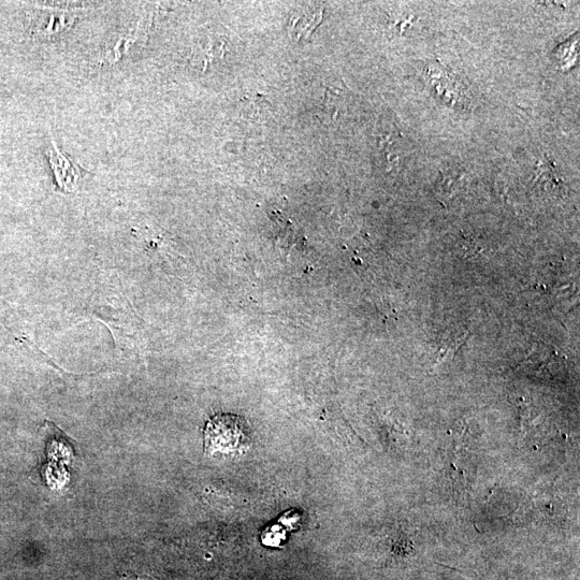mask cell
<instances>
[{
    "instance_id": "1",
    "label": "cell",
    "mask_w": 580,
    "mask_h": 580,
    "mask_svg": "<svg viewBox=\"0 0 580 580\" xmlns=\"http://www.w3.org/2000/svg\"><path fill=\"white\" fill-rule=\"evenodd\" d=\"M205 452L211 457L234 459L251 446V435L243 419L232 414H217L205 429Z\"/></svg>"
},
{
    "instance_id": "2",
    "label": "cell",
    "mask_w": 580,
    "mask_h": 580,
    "mask_svg": "<svg viewBox=\"0 0 580 580\" xmlns=\"http://www.w3.org/2000/svg\"><path fill=\"white\" fill-rule=\"evenodd\" d=\"M78 11L57 8L35 7L28 13L31 34L35 37L52 38L74 25Z\"/></svg>"
},
{
    "instance_id": "3",
    "label": "cell",
    "mask_w": 580,
    "mask_h": 580,
    "mask_svg": "<svg viewBox=\"0 0 580 580\" xmlns=\"http://www.w3.org/2000/svg\"><path fill=\"white\" fill-rule=\"evenodd\" d=\"M49 163L54 173L58 187L66 193H74L78 190L81 180V170L74 162L70 161L60 150H58L54 139L51 137V145L47 150Z\"/></svg>"
}]
</instances>
